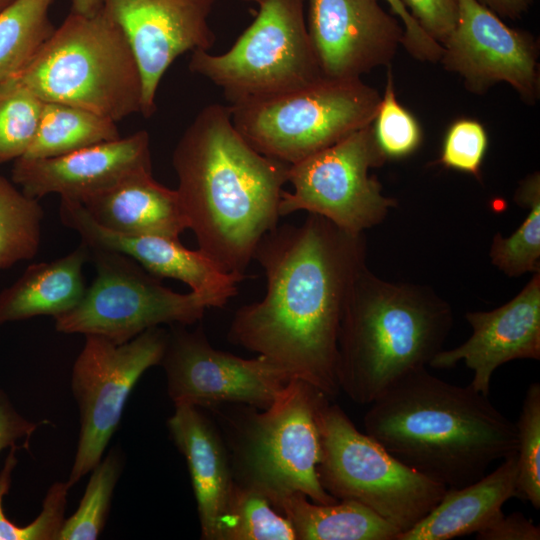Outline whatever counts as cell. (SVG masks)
I'll return each mask as SVG.
<instances>
[{
	"label": "cell",
	"instance_id": "cell-22",
	"mask_svg": "<svg viewBox=\"0 0 540 540\" xmlns=\"http://www.w3.org/2000/svg\"><path fill=\"white\" fill-rule=\"evenodd\" d=\"M516 453L490 474L459 488H447L441 500L416 525L395 540H450L477 533L503 514L516 496Z\"/></svg>",
	"mask_w": 540,
	"mask_h": 540
},
{
	"label": "cell",
	"instance_id": "cell-6",
	"mask_svg": "<svg viewBox=\"0 0 540 540\" xmlns=\"http://www.w3.org/2000/svg\"><path fill=\"white\" fill-rule=\"evenodd\" d=\"M327 399L314 386L292 379L268 408L259 412L249 407L238 415L229 438L234 481L256 489L271 503L295 492L316 503L336 502L317 475L318 419Z\"/></svg>",
	"mask_w": 540,
	"mask_h": 540
},
{
	"label": "cell",
	"instance_id": "cell-3",
	"mask_svg": "<svg viewBox=\"0 0 540 540\" xmlns=\"http://www.w3.org/2000/svg\"><path fill=\"white\" fill-rule=\"evenodd\" d=\"M365 432L405 465L447 488L483 477L516 453L512 423L470 384L417 370L372 402Z\"/></svg>",
	"mask_w": 540,
	"mask_h": 540
},
{
	"label": "cell",
	"instance_id": "cell-9",
	"mask_svg": "<svg viewBox=\"0 0 540 540\" xmlns=\"http://www.w3.org/2000/svg\"><path fill=\"white\" fill-rule=\"evenodd\" d=\"M306 0H262L254 21L226 52L195 50L188 68L231 103L273 97L324 77L310 41Z\"/></svg>",
	"mask_w": 540,
	"mask_h": 540
},
{
	"label": "cell",
	"instance_id": "cell-18",
	"mask_svg": "<svg viewBox=\"0 0 540 540\" xmlns=\"http://www.w3.org/2000/svg\"><path fill=\"white\" fill-rule=\"evenodd\" d=\"M145 170L152 171L150 136L140 130L60 156L18 158L11 179L27 196L37 200L58 194L61 199L81 202Z\"/></svg>",
	"mask_w": 540,
	"mask_h": 540
},
{
	"label": "cell",
	"instance_id": "cell-42",
	"mask_svg": "<svg viewBox=\"0 0 540 540\" xmlns=\"http://www.w3.org/2000/svg\"><path fill=\"white\" fill-rule=\"evenodd\" d=\"M12 0H0V9L9 4Z\"/></svg>",
	"mask_w": 540,
	"mask_h": 540
},
{
	"label": "cell",
	"instance_id": "cell-28",
	"mask_svg": "<svg viewBox=\"0 0 540 540\" xmlns=\"http://www.w3.org/2000/svg\"><path fill=\"white\" fill-rule=\"evenodd\" d=\"M43 217L39 200L0 176V270L37 255Z\"/></svg>",
	"mask_w": 540,
	"mask_h": 540
},
{
	"label": "cell",
	"instance_id": "cell-36",
	"mask_svg": "<svg viewBox=\"0 0 540 540\" xmlns=\"http://www.w3.org/2000/svg\"><path fill=\"white\" fill-rule=\"evenodd\" d=\"M419 26L441 45L455 27L458 0H401Z\"/></svg>",
	"mask_w": 540,
	"mask_h": 540
},
{
	"label": "cell",
	"instance_id": "cell-20",
	"mask_svg": "<svg viewBox=\"0 0 540 540\" xmlns=\"http://www.w3.org/2000/svg\"><path fill=\"white\" fill-rule=\"evenodd\" d=\"M167 421L171 438L184 456L205 540H220V525L234 484L230 457L221 435L199 410L174 406Z\"/></svg>",
	"mask_w": 540,
	"mask_h": 540
},
{
	"label": "cell",
	"instance_id": "cell-10",
	"mask_svg": "<svg viewBox=\"0 0 540 540\" xmlns=\"http://www.w3.org/2000/svg\"><path fill=\"white\" fill-rule=\"evenodd\" d=\"M89 251L95 279L72 310L55 318L60 333L95 335L122 344L163 324L192 325L209 308L193 292L165 287L161 278L122 253L93 247Z\"/></svg>",
	"mask_w": 540,
	"mask_h": 540
},
{
	"label": "cell",
	"instance_id": "cell-24",
	"mask_svg": "<svg viewBox=\"0 0 540 540\" xmlns=\"http://www.w3.org/2000/svg\"><path fill=\"white\" fill-rule=\"evenodd\" d=\"M299 492L271 504L292 524L296 540H395L399 530L351 500L322 504Z\"/></svg>",
	"mask_w": 540,
	"mask_h": 540
},
{
	"label": "cell",
	"instance_id": "cell-12",
	"mask_svg": "<svg viewBox=\"0 0 540 540\" xmlns=\"http://www.w3.org/2000/svg\"><path fill=\"white\" fill-rule=\"evenodd\" d=\"M167 338L168 330L160 326L122 344L100 336H85L71 374L80 431L66 481L70 488L102 459L136 383L145 371L160 365Z\"/></svg>",
	"mask_w": 540,
	"mask_h": 540
},
{
	"label": "cell",
	"instance_id": "cell-40",
	"mask_svg": "<svg viewBox=\"0 0 540 540\" xmlns=\"http://www.w3.org/2000/svg\"><path fill=\"white\" fill-rule=\"evenodd\" d=\"M500 18L516 20L528 12L534 0H477Z\"/></svg>",
	"mask_w": 540,
	"mask_h": 540
},
{
	"label": "cell",
	"instance_id": "cell-8",
	"mask_svg": "<svg viewBox=\"0 0 540 540\" xmlns=\"http://www.w3.org/2000/svg\"><path fill=\"white\" fill-rule=\"evenodd\" d=\"M318 424L317 475L323 489L337 500L360 503L401 533L421 521L445 494L447 487L395 458L328 399Z\"/></svg>",
	"mask_w": 540,
	"mask_h": 540
},
{
	"label": "cell",
	"instance_id": "cell-34",
	"mask_svg": "<svg viewBox=\"0 0 540 540\" xmlns=\"http://www.w3.org/2000/svg\"><path fill=\"white\" fill-rule=\"evenodd\" d=\"M376 142L386 159H402L413 154L422 142L416 118L397 100L392 72H387L383 98L372 123Z\"/></svg>",
	"mask_w": 540,
	"mask_h": 540
},
{
	"label": "cell",
	"instance_id": "cell-19",
	"mask_svg": "<svg viewBox=\"0 0 540 540\" xmlns=\"http://www.w3.org/2000/svg\"><path fill=\"white\" fill-rule=\"evenodd\" d=\"M472 334L458 347L439 351L430 361L449 369L463 361L473 371L470 385L488 396L494 371L509 361L540 359V271L506 304L466 313Z\"/></svg>",
	"mask_w": 540,
	"mask_h": 540
},
{
	"label": "cell",
	"instance_id": "cell-2",
	"mask_svg": "<svg viewBox=\"0 0 540 540\" xmlns=\"http://www.w3.org/2000/svg\"><path fill=\"white\" fill-rule=\"evenodd\" d=\"M172 165L198 249L223 271L244 273L260 240L278 226L289 165L255 150L220 104L195 116Z\"/></svg>",
	"mask_w": 540,
	"mask_h": 540
},
{
	"label": "cell",
	"instance_id": "cell-31",
	"mask_svg": "<svg viewBox=\"0 0 540 540\" xmlns=\"http://www.w3.org/2000/svg\"><path fill=\"white\" fill-rule=\"evenodd\" d=\"M44 104L14 75L0 83V164L15 161L30 148Z\"/></svg>",
	"mask_w": 540,
	"mask_h": 540
},
{
	"label": "cell",
	"instance_id": "cell-15",
	"mask_svg": "<svg viewBox=\"0 0 540 540\" xmlns=\"http://www.w3.org/2000/svg\"><path fill=\"white\" fill-rule=\"evenodd\" d=\"M136 57L143 87L141 114L150 117L160 81L188 51H208L215 42L208 19L214 0H101Z\"/></svg>",
	"mask_w": 540,
	"mask_h": 540
},
{
	"label": "cell",
	"instance_id": "cell-23",
	"mask_svg": "<svg viewBox=\"0 0 540 540\" xmlns=\"http://www.w3.org/2000/svg\"><path fill=\"white\" fill-rule=\"evenodd\" d=\"M89 247L81 244L55 260L29 265L0 291V325L48 315L54 319L72 310L86 291L83 267Z\"/></svg>",
	"mask_w": 540,
	"mask_h": 540
},
{
	"label": "cell",
	"instance_id": "cell-21",
	"mask_svg": "<svg viewBox=\"0 0 540 540\" xmlns=\"http://www.w3.org/2000/svg\"><path fill=\"white\" fill-rule=\"evenodd\" d=\"M100 226L126 235H155L179 239L189 229L177 190L145 170L79 202Z\"/></svg>",
	"mask_w": 540,
	"mask_h": 540
},
{
	"label": "cell",
	"instance_id": "cell-37",
	"mask_svg": "<svg viewBox=\"0 0 540 540\" xmlns=\"http://www.w3.org/2000/svg\"><path fill=\"white\" fill-rule=\"evenodd\" d=\"M46 423V420L36 422L27 419L16 409L5 391L0 389V454L11 447L29 449L31 437Z\"/></svg>",
	"mask_w": 540,
	"mask_h": 540
},
{
	"label": "cell",
	"instance_id": "cell-26",
	"mask_svg": "<svg viewBox=\"0 0 540 540\" xmlns=\"http://www.w3.org/2000/svg\"><path fill=\"white\" fill-rule=\"evenodd\" d=\"M54 0H12L0 9V83L16 74L54 31Z\"/></svg>",
	"mask_w": 540,
	"mask_h": 540
},
{
	"label": "cell",
	"instance_id": "cell-38",
	"mask_svg": "<svg viewBox=\"0 0 540 540\" xmlns=\"http://www.w3.org/2000/svg\"><path fill=\"white\" fill-rule=\"evenodd\" d=\"M394 15L402 21L404 36L402 46L415 59L436 63L440 61L443 46L431 38L414 20L401 0H385Z\"/></svg>",
	"mask_w": 540,
	"mask_h": 540
},
{
	"label": "cell",
	"instance_id": "cell-35",
	"mask_svg": "<svg viewBox=\"0 0 540 540\" xmlns=\"http://www.w3.org/2000/svg\"><path fill=\"white\" fill-rule=\"evenodd\" d=\"M488 148L484 126L473 119H459L448 128L438 162L448 168L481 178Z\"/></svg>",
	"mask_w": 540,
	"mask_h": 540
},
{
	"label": "cell",
	"instance_id": "cell-13",
	"mask_svg": "<svg viewBox=\"0 0 540 540\" xmlns=\"http://www.w3.org/2000/svg\"><path fill=\"white\" fill-rule=\"evenodd\" d=\"M170 326L160 365L174 406L235 403L262 410L292 380L263 356L245 359L213 348L202 327Z\"/></svg>",
	"mask_w": 540,
	"mask_h": 540
},
{
	"label": "cell",
	"instance_id": "cell-1",
	"mask_svg": "<svg viewBox=\"0 0 540 540\" xmlns=\"http://www.w3.org/2000/svg\"><path fill=\"white\" fill-rule=\"evenodd\" d=\"M253 259L264 270L266 293L236 311L229 340L291 379L336 396L340 320L351 282L366 263L363 233L309 213L301 225L285 224L265 234Z\"/></svg>",
	"mask_w": 540,
	"mask_h": 540
},
{
	"label": "cell",
	"instance_id": "cell-32",
	"mask_svg": "<svg viewBox=\"0 0 540 540\" xmlns=\"http://www.w3.org/2000/svg\"><path fill=\"white\" fill-rule=\"evenodd\" d=\"M19 447H11L0 470V540H58L65 521L69 485L54 482L48 489L39 515L28 525L19 526L8 519L3 499L8 494L18 459Z\"/></svg>",
	"mask_w": 540,
	"mask_h": 540
},
{
	"label": "cell",
	"instance_id": "cell-7",
	"mask_svg": "<svg viewBox=\"0 0 540 540\" xmlns=\"http://www.w3.org/2000/svg\"><path fill=\"white\" fill-rule=\"evenodd\" d=\"M381 98L361 78L323 77L229 110L234 126L255 150L292 165L371 125Z\"/></svg>",
	"mask_w": 540,
	"mask_h": 540
},
{
	"label": "cell",
	"instance_id": "cell-30",
	"mask_svg": "<svg viewBox=\"0 0 540 540\" xmlns=\"http://www.w3.org/2000/svg\"><path fill=\"white\" fill-rule=\"evenodd\" d=\"M124 468L121 449L113 447L90 471L77 510L65 518L58 540H95L105 528L117 482Z\"/></svg>",
	"mask_w": 540,
	"mask_h": 540
},
{
	"label": "cell",
	"instance_id": "cell-17",
	"mask_svg": "<svg viewBox=\"0 0 540 540\" xmlns=\"http://www.w3.org/2000/svg\"><path fill=\"white\" fill-rule=\"evenodd\" d=\"M61 222L81 237L88 247L122 253L159 278L187 284L191 292L210 307H224L237 295L244 273L223 271L201 250L186 248L179 239L155 235H126L108 230L95 222L83 206L60 199Z\"/></svg>",
	"mask_w": 540,
	"mask_h": 540
},
{
	"label": "cell",
	"instance_id": "cell-27",
	"mask_svg": "<svg viewBox=\"0 0 540 540\" xmlns=\"http://www.w3.org/2000/svg\"><path fill=\"white\" fill-rule=\"evenodd\" d=\"M515 201L529 208L522 224L509 237L495 234L489 256L510 277L540 271V176L533 173L521 181Z\"/></svg>",
	"mask_w": 540,
	"mask_h": 540
},
{
	"label": "cell",
	"instance_id": "cell-5",
	"mask_svg": "<svg viewBox=\"0 0 540 540\" xmlns=\"http://www.w3.org/2000/svg\"><path fill=\"white\" fill-rule=\"evenodd\" d=\"M14 76L44 102L79 107L115 122L142 110L136 57L102 7L92 15L71 11Z\"/></svg>",
	"mask_w": 540,
	"mask_h": 540
},
{
	"label": "cell",
	"instance_id": "cell-14",
	"mask_svg": "<svg viewBox=\"0 0 540 540\" xmlns=\"http://www.w3.org/2000/svg\"><path fill=\"white\" fill-rule=\"evenodd\" d=\"M442 46L439 62L461 76L471 93L483 94L505 82L526 104L537 102L540 77L535 37L509 27L477 0H458L455 27Z\"/></svg>",
	"mask_w": 540,
	"mask_h": 540
},
{
	"label": "cell",
	"instance_id": "cell-16",
	"mask_svg": "<svg viewBox=\"0 0 540 540\" xmlns=\"http://www.w3.org/2000/svg\"><path fill=\"white\" fill-rule=\"evenodd\" d=\"M307 31L321 71L330 79L360 78L389 66L404 28L379 0H308Z\"/></svg>",
	"mask_w": 540,
	"mask_h": 540
},
{
	"label": "cell",
	"instance_id": "cell-25",
	"mask_svg": "<svg viewBox=\"0 0 540 540\" xmlns=\"http://www.w3.org/2000/svg\"><path fill=\"white\" fill-rule=\"evenodd\" d=\"M116 123L79 107L45 102L36 137L20 158L55 157L118 139Z\"/></svg>",
	"mask_w": 540,
	"mask_h": 540
},
{
	"label": "cell",
	"instance_id": "cell-33",
	"mask_svg": "<svg viewBox=\"0 0 540 540\" xmlns=\"http://www.w3.org/2000/svg\"><path fill=\"white\" fill-rule=\"evenodd\" d=\"M516 495L540 508V384L528 387L518 420Z\"/></svg>",
	"mask_w": 540,
	"mask_h": 540
},
{
	"label": "cell",
	"instance_id": "cell-11",
	"mask_svg": "<svg viewBox=\"0 0 540 540\" xmlns=\"http://www.w3.org/2000/svg\"><path fill=\"white\" fill-rule=\"evenodd\" d=\"M386 160L371 124L289 165L293 191L283 190L280 217L304 210L354 234L378 225L397 205L383 195L377 177L369 175Z\"/></svg>",
	"mask_w": 540,
	"mask_h": 540
},
{
	"label": "cell",
	"instance_id": "cell-39",
	"mask_svg": "<svg viewBox=\"0 0 540 540\" xmlns=\"http://www.w3.org/2000/svg\"><path fill=\"white\" fill-rule=\"evenodd\" d=\"M478 540H539L540 528L521 512L502 514L476 533Z\"/></svg>",
	"mask_w": 540,
	"mask_h": 540
},
{
	"label": "cell",
	"instance_id": "cell-29",
	"mask_svg": "<svg viewBox=\"0 0 540 540\" xmlns=\"http://www.w3.org/2000/svg\"><path fill=\"white\" fill-rule=\"evenodd\" d=\"M220 540H296L291 522L261 492L234 481Z\"/></svg>",
	"mask_w": 540,
	"mask_h": 540
},
{
	"label": "cell",
	"instance_id": "cell-41",
	"mask_svg": "<svg viewBox=\"0 0 540 540\" xmlns=\"http://www.w3.org/2000/svg\"><path fill=\"white\" fill-rule=\"evenodd\" d=\"M102 7L101 0H72L71 11L83 15H92Z\"/></svg>",
	"mask_w": 540,
	"mask_h": 540
},
{
	"label": "cell",
	"instance_id": "cell-4",
	"mask_svg": "<svg viewBox=\"0 0 540 540\" xmlns=\"http://www.w3.org/2000/svg\"><path fill=\"white\" fill-rule=\"evenodd\" d=\"M452 309L431 287L383 280L363 264L345 298L337 354L340 391L371 404L442 350Z\"/></svg>",
	"mask_w": 540,
	"mask_h": 540
},
{
	"label": "cell",
	"instance_id": "cell-43",
	"mask_svg": "<svg viewBox=\"0 0 540 540\" xmlns=\"http://www.w3.org/2000/svg\"><path fill=\"white\" fill-rule=\"evenodd\" d=\"M244 1H252V2H256V3H260L262 0H244Z\"/></svg>",
	"mask_w": 540,
	"mask_h": 540
}]
</instances>
